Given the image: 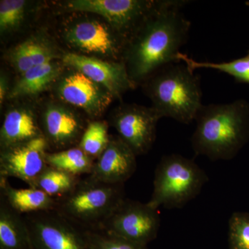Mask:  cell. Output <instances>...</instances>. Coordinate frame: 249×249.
<instances>
[{"label": "cell", "mask_w": 249, "mask_h": 249, "mask_svg": "<svg viewBox=\"0 0 249 249\" xmlns=\"http://www.w3.org/2000/svg\"><path fill=\"white\" fill-rule=\"evenodd\" d=\"M182 0L159 1L155 9L127 41L124 62L136 87L160 68L178 60L188 38L191 22L181 8Z\"/></svg>", "instance_id": "1"}, {"label": "cell", "mask_w": 249, "mask_h": 249, "mask_svg": "<svg viewBox=\"0 0 249 249\" xmlns=\"http://www.w3.org/2000/svg\"><path fill=\"white\" fill-rule=\"evenodd\" d=\"M191 144L196 155L230 160L249 140V105L244 100L201 106Z\"/></svg>", "instance_id": "2"}, {"label": "cell", "mask_w": 249, "mask_h": 249, "mask_svg": "<svg viewBox=\"0 0 249 249\" xmlns=\"http://www.w3.org/2000/svg\"><path fill=\"white\" fill-rule=\"evenodd\" d=\"M160 117L184 124L196 119L201 106L200 77L186 64L174 62L156 71L142 83Z\"/></svg>", "instance_id": "3"}, {"label": "cell", "mask_w": 249, "mask_h": 249, "mask_svg": "<svg viewBox=\"0 0 249 249\" xmlns=\"http://www.w3.org/2000/svg\"><path fill=\"white\" fill-rule=\"evenodd\" d=\"M125 198L124 184H109L87 175L55 199L54 211L83 231L100 230Z\"/></svg>", "instance_id": "4"}, {"label": "cell", "mask_w": 249, "mask_h": 249, "mask_svg": "<svg viewBox=\"0 0 249 249\" xmlns=\"http://www.w3.org/2000/svg\"><path fill=\"white\" fill-rule=\"evenodd\" d=\"M208 177L194 160L179 155H167L157 165L153 191L147 204L155 209H178L196 197Z\"/></svg>", "instance_id": "5"}, {"label": "cell", "mask_w": 249, "mask_h": 249, "mask_svg": "<svg viewBox=\"0 0 249 249\" xmlns=\"http://www.w3.org/2000/svg\"><path fill=\"white\" fill-rule=\"evenodd\" d=\"M63 32L67 43L83 55L124 62L125 40L106 21L78 18L69 22Z\"/></svg>", "instance_id": "6"}, {"label": "cell", "mask_w": 249, "mask_h": 249, "mask_svg": "<svg viewBox=\"0 0 249 249\" xmlns=\"http://www.w3.org/2000/svg\"><path fill=\"white\" fill-rule=\"evenodd\" d=\"M158 2L149 0H72L67 1L66 8L70 11L101 16L125 40L127 45L131 36Z\"/></svg>", "instance_id": "7"}, {"label": "cell", "mask_w": 249, "mask_h": 249, "mask_svg": "<svg viewBox=\"0 0 249 249\" xmlns=\"http://www.w3.org/2000/svg\"><path fill=\"white\" fill-rule=\"evenodd\" d=\"M160 214L147 203L124 199L100 230L130 241L147 246L155 240L160 228Z\"/></svg>", "instance_id": "8"}, {"label": "cell", "mask_w": 249, "mask_h": 249, "mask_svg": "<svg viewBox=\"0 0 249 249\" xmlns=\"http://www.w3.org/2000/svg\"><path fill=\"white\" fill-rule=\"evenodd\" d=\"M23 215L34 249H90L84 231L54 210Z\"/></svg>", "instance_id": "9"}, {"label": "cell", "mask_w": 249, "mask_h": 249, "mask_svg": "<svg viewBox=\"0 0 249 249\" xmlns=\"http://www.w3.org/2000/svg\"><path fill=\"white\" fill-rule=\"evenodd\" d=\"M161 119L153 107L123 105L111 116V124L119 137L137 156L145 155L156 139L157 125Z\"/></svg>", "instance_id": "10"}, {"label": "cell", "mask_w": 249, "mask_h": 249, "mask_svg": "<svg viewBox=\"0 0 249 249\" xmlns=\"http://www.w3.org/2000/svg\"><path fill=\"white\" fill-rule=\"evenodd\" d=\"M48 142L44 137L1 149L0 178H15L35 188L41 174L48 167Z\"/></svg>", "instance_id": "11"}, {"label": "cell", "mask_w": 249, "mask_h": 249, "mask_svg": "<svg viewBox=\"0 0 249 249\" xmlns=\"http://www.w3.org/2000/svg\"><path fill=\"white\" fill-rule=\"evenodd\" d=\"M56 93L62 101L80 108L91 118L102 115L114 98L102 85L75 70L60 77Z\"/></svg>", "instance_id": "12"}, {"label": "cell", "mask_w": 249, "mask_h": 249, "mask_svg": "<svg viewBox=\"0 0 249 249\" xmlns=\"http://www.w3.org/2000/svg\"><path fill=\"white\" fill-rule=\"evenodd\" d=\"M61 59L64 65L81 72L102 85L114 97L119 98L127 90L136 88L124 62L107 61L76 53L63 54Z\"/></svg>", "instance_id": "13"}, {"label": "cell", "mask_w": 249, "mask_h": 249, "mask_svg": "<svg viewBox=\"0 0 249 249\" xmlns=\"http://www.w3.org/2000/svg\"><path fill=\"white\" fill-rule=\"evenodd\" d=\"M40 127L49 147L60 151L78 146L87 126L73 109L52 103L42 113Z\"/></svg>", "instance_id": "14"}, {"label": "cell", "mask_w": 249, "mask_h": 249, "mask_svg": "<svg viewBox=\"0 0 249 249\" xmlns=\"http://www.w3.org/2000/svg\"><path fill=\"white\" fill-rule=\"evenodd\" d=\"M137 157L119 136L111 137L89 175L101 182L124 184L137 170Z\"/></svg>", "instance_id": "15"}, {"label": "cell", "mask_w": 249, "mask_h": 249, "mask_svg": "<svg viewBox=\"0 0 249 249\" xmlns=\"http://www.w3.org/2000/svg\"><path fill=\"white\" fill-rule=\"evenodd\" d=\"M44 137L35 113L25 107L9 109L0 129L1 149L15 146Z\"/></svg>", "instance_id": "16"}, {"label": "cell", "mask_w": 249, "mask_h": 249, "mask_svg": "<svg viewBox=\"0 0 249 249\" xmlns=\"http://www.w3.org/2000/svg\"><path fill=\"white\" fill-rule=\"evenodd\" d=\"M58 52L53 43L43 36H32L14 47L9 60L21 75L34 67L55 61Z\"/></svg>", "instance_id": "17"}, {"label": "cell", "mask_w": 249, "mask_h": 249, "mask_svg": "<svg viewBox=\"0 0 249 249\" xmlns=\"http://www.w3.org/2000/svg\"><path fill=\"white\" fill-rule=\"evenodd\" d=\"M0 249H34L23 214L0 196Z\"/></svg>", "instance_id": "18"}, {"label": "cell", "mask_w": 249, "mask_h": 249, "mask_svg": "<svg viewBox=\"0 0 249 249\" xmlns=\"http://www.w3.org/2000/svg\"><path fill=\"white\" fill-rule=\"evenodd\" d=\"M0 196L19 213L26 214L55 209V198L35 188H15L8 178H0Z\"/></svg>", "instance_id": "19"}, {"label": "cell", "mask_w": 249, "mask_h": 249, "mask_svg": "<svg viewBox=\"0 0 249 249\" xmlns=\"http://www.w3.org/2000/svg\"><path fill=\"white\" fill-rule=\"evenodd\" d=\"M62 70L61 64L55 60L31 69L21 75L9 91L8 98L34 96L45 91L62 76Z\"/></svg>", "instance_id": "20"}, {"label": "cell", "mask_w": 249, "mask_h": 249, "mask_svg": "<svg viewBox=\"0 0 249 249\" xmlns=\"http://www.w3.org/2000/svg\"><path fill=\"white\" fill-rule=\"evenodd\" d=\"M47 162L49 166L80 178L82 175H89L91 173L95 160L76 146L48 152Z\"/></svg>", "instance_id": "21"}, {"label": "cell", "mask_w": 249, "mask_h": 249, "mask_svg": "<svg viewBox=\"0 0 249 249\" xmlns=\"http://www.w3.org/2000/svg\"><path fill=\"white\" fill-rule=\"evenodd\" d=\"M80 178L48 165L37 179L35 188L56 199L70 193Z\"/></svg>", "instance_id": "22"}, {"label": "cell", "mask_w": 249, "mask_h": 249, "mask_svg": "<svg viewBox=\"0 0 249 249\" xmlns=\"http://www.w3.org/2000/svg\"><path fill=\"white\" fill-rule=\"evenodd\" d=\"M178 60L180 62H184L193 71L199 68L213 69L227 73L229 76L233 77L236 81L239 83L249 85V52L243 58L219 63L196 61L181 53L178 54Z\"/></svg>", "instance_id": "23"}, {"label": "cell", "mask_w": 249, "mask_h": 249, "mask_svg": "<svg viewBox=\"0 0 249 249\" xmlns=\"http://www.w3.org/2000/svg\"><path fill=\"white\" fill-rule=\"evenodd\" d=\"M110 137L107 123L93 121L87 125L78 147L96 160L106 150Z\"/></svg>", "instance_id": "24"}, {"label": "cell", "mask_w": 249, "mask_h": 249, "mask_svg": "<svg viewBox=\"0 0 249 249\" xmlns=\"http://www.w3.org/2000/svg\"><path fill=\"white\" fill-rule=\"evenodd\" d=\"M27 2L24 0L0 1V31L1 34L16 30L22 24L27 12Z\"/></svg>", "instance_id": "25"}, {"label": "cell", "mask_w": 249, "mask_h": 249, "mask_svg": "<svg viewBox=\"0 0 249 249\" xmlns=\"http://www.w3.org/2000/svg\"><path fill=\"white\" fill-rule=\"evenodd\" d=\"M90 249H147L139 245L101 230L84 231Z\"/></svg>", "instance_id": "26"}, {"label": "cell", "mask_w": 249, "mask_h": 249, "mask_svg": "<svg viewBox=\"0 0 249 249\" xmlns=\"http://www.w3.org/2000/svg\"><path fill=\"white\" fill-rule=\"evenodd\" d=\"M230 249H249V213H234L229 219Z\"/></svg>", "instance_id": "27"}, {"label": "cell", "mask_w": 249, "mask_h": 249, "mask_svg": "<svg viewBox=\"0 0 249 249\" xmlns=\"http://www.w3.org/2000/svg\"><path fill=\"white\" fill-rule=\"evenodd\" d=\"M9 95L8 93L7 78L4 74L1 75L0 78V104L2 105L6 96Z\"/></svg>", "instance_id": "28"}, {"label": "cell", "mask_w": 249, "mask_h": 249, "mask_svg": "<svg viewBox=\"0 0 249 249\" xmlns=\"http://www.w3.org/2000/svg\"><path fill=\"white\" fill-rule=\"evenodd\" d=\"M247 4L249 5V2H247Z\"/></svg>", "instance_id": "29"}]
</instances>
